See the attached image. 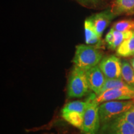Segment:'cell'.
<instances>
[{
	"instance_id": "6da1fadb",
	"label": "cell",
	"mask_w": 134,
	"mask_h": 134,
	"mask_svg": "<svg viewBox=\"0 0 134 134\" xmlns=\"http://www.w3.org/2000/svg\"><path fill=\"white\" fill-rule=\"evenodd\" d=\"M103 58V52L100 48L91 45H78L76 47L73 64L84 71L98 65Z\"/></svg>"
},
{
	"instance_id": "7a4b0ae2",
	"label": "cell",
	"mask_w": 134,
	"mask_h": 134,
	"mask_svg": "<svg viewBox=\"0 0 134 134\" xmlns=\"http://www.w3.org/2000/svg\"><path fill=\"white\" fill-rule=\"evenodd\" d=\"M134 105L133 99L109 100L99 105L100 124L120 116Z\"/></svg>"
},
{
	"instance_id": "3957f363",
	"label": "cell",
	"mask_w": 134,
	"mask_h": 134,
	"mask_svg": "<svg viewBox=\"0 0 134 134\" xmlns=\"http://www.w3.org/2000/svg\"><path fill=\"white\" fill-rule=\"evenodd\" d=\"M90 90L86 72L74 65L68 78L67 93L70 98H82Z\"/></svg>"
},
{
	"instance_id": "277c9868",
	"label": "cell",
	"mask_w": 134,
	"mask_h": 134,
	"mask_svg": "<svg viewBox=\"0 0 134 134\" xmlns=\"http://www.w3.org/2000/svg\"><path fill=\"white\" fill-rule=\"evenodd\" d=\"M91 99L86 101L75 100L66 104L62 110V116L73 126L81 129L84 114Z\"/></svg>"
},
{
	"instance_id": "5b68a950",
	"label": "cell",
	"mask_w": 134,
	"mask_h": 134,
	"mask_svg": "<svg viewBox=\"0 0 134 134\" xmlns=\"http://www.w3.org/2000/svg\"><path fill=\"white\" fill-rule=\"evenodd\" d=\"M95 98H92L90 100L84 114L83 123L81 129L84 134H96L100 127L99 114V104L95 100Z\"/></svg>"
},
{
	"instance_id": "8992f818",
	"label": "cell",
	"mask_w": 134,
	"mask_h": 134,
	"mask_svg": "<svg viewBox=\"0 0 134 134\" xmlns=\"http://www.w3.org/2000/svg\"><path fill=\"white\" fill-rule=\"evenodd\" d=\"M96 134H134V126L125 121L120 115L100 124Z\"/></svg>"
},
{
	"instance_id": "52a82bcc",
	"label": "cell",
	"mask_w": 134,
	"mask_h": 134,
	"mask_svg": "<svg viewBox=\"0 0 134 134\" xmlns=\"http://www.w3.org/2000/svg\"><path fill=\"white\" fill-rule=\"evenodd\" d=\"M99 104L105 101L134 99V88L130 86L110 89L103 92L95 98Z\"/></svg>"
},
{
	"instance_id": "ba28073f",
	"label": "cell",
	"mask_w": 134,
	"mask_h": 134,
	"mask_svg": "<svg viewBox=\"0 0 134 134\" xmlns=\"http://www.w3.org/2000/svg\"><path fill=\"white\" fill-rule=\"evenodd\" d=\"M121 60L114 55L105 57L100 60L98 66L106 78L120 79L122 70Z\"/></svg>"
},
{
	"instance_id": "9c48e42d",
	"label": "cell",
	"mask_w": 134,
	"mask_h": 134,
	"mask_svg": "<svg viewBox=\"0 0 134 134\" xmlns=\"http://www.w3.org/2000/svg\"><path fill=\"white\" fill-rule=\"evenodd\" d=\"M85 72L90 90L98 96L101 93L106 77L100 70L98 65L90 68Z\"/></svg>"
},
{
	"instance_id": "30bf717a",
	"label": "cell",
	"mask_w": 134,
	"mask_h": 134,
	"mask_svg": "<svg viewBox=\"0 0 134 134\" xmlns=\"http://www.w3.org/2000/svg\"><path fill=\"white\" fill-rule=\"evenodd\" d=\"M115 16L112 9H108L90 17L100 37H101L104 31Z\"/></svg>"
},
{
	"instance_id": "8fae6325",
	"label": "cell",
	"mask_w": 134,
	"mask_h": 134,
	"mask_svg": "<svg viewBox=\"0 0 134 134\" xmlns=\"http://www.w3.org/2000/svg\"><path fill=\"white\" fill-rule=\"evenodd\" d=\"M85 41L86 44L95 46L99 48L101 47V40L96 31L93 22L90 18H87L85 21Z\"/></svg>"
},
{
	"instance_id": "7c38bea8",
	"label": "cell",
	"mask_w": 134,
	"mask_h": 134,
	"mask_svg": "<svg viewBox=\"0 0 134 134\" xmlns=\"http://www.w3.org/2000/svg\"><path fill=\"white\" fill-rule=\"evenodd\" d=\"M112 11L115 16L134 14V0H115Z\"/></svg>"
},
{
	"instance_id": "4fadbf2b",
	"label": "cell",
	"mask_w": 134,
	"mask_h": 134,
	"mask_svg": "<svg viewBox=\"0 0 134 134\" xmlns=\"http://www.w3.org/2000/svg\"><path fill=\"white\" fill-rule=\"evenodd\" d=\"M121 78L127 85L134 88V70L130 63L125 60L121 61Z\"/></svg>"
},
{
	"instance_id": "5bb4252c",
	"label": "cell",
	"mask_w": 134,
	"mask_h": 134,
	"mask_svg": "<svg viewBox=\"0 0 134 134\" xmlns=\"http://www.w3.org/2000/svg\"><path fill=\"white\" fill-rule=\"evenodd\" d=\"M117 55L122 57L134 55V32L130 38L125 40L116 50Z\"/></svg>"
},
{
	"instance_id": "9a60e30c",
	"label": "cell",
	"mask_w": 134,
	"mask_h": 134,
	"mask_svg": "<svg viewBox=\"0 0 134 134\" xmlns=\"http://www.w3.org/2000/svg\"><path fill=\"white\" fill-rule=\"evenodd\" d=\"M133 33V31L122 32L114 29V41L113 44L109 48L111 50L117 49L125 40L130 38Z\"/></svg>"
},
{
	"instance_id": "2e32d148",
	"label": "cell",
	"mask_w": 134,
	"mask_h": 134,
	"mask_svg": "<svg viewBox=\"0 0 134 134\" xmlns=\"http://www.w3.org/2000/svg\"><path fill=\"white\" fill-rule=\"evenodd\" d=\"M129 86L127 85L122 78L120 79H109L106 78L105 83L101 90V93L106 91V90H110V89L124 88V87Z\"/></svg>"
},
{
	"instance_id": "e0dca14e",
	"label": "cell",
	"mask_w": 134,
	"mask_h": 134,
	"mask_svg": "<svg viewBox=\"0 0 134 134\" xmlns=\"http://www.w3.org/2000/svg\"><path fill=\"white\" fill-rule=\"evenodd\" d=\"M113 28L114 29L119 31L134 32V21L129 19L118 21L114 24Z\"/></svg>"
},
{
	"instance_id": "ac0fdd59",
	"label": "cell",
	"mask_w": 134,
	"mask_h": 134,
	"mask_svg": "<svg viewBox=\"0 0 134 134\" xmlns=\"http://www.w3.org/2000/svg\"><path fill=\"white\" fill-rule=\"evenodd\" d=\"M122 118L134 126V105L121 115Z\"/></svg>"
},
{
	"instance_id": "d6986e66",
	"label": "cell",
	"mask_w": 134,
	"mask_h": 134,
	"mask_svg": "<svg viewBox=\"0 0 134 134\" xmlns=\"http://www.w3.org/2000/svg\"><path fill=\"white\" fill-rule=\"evenodd\" d=\"M114 41V29L112 27L111 29H110V31L108 32V33L107 34L106 36H105V42L108 44V47L111 46L113 44Z\"/></svg>"
},
{
	"instance_id": "ffe728a7",
	"label": "cell",
	"mask_w": 134,
	"mask_h": 134,
	"mask_svg": "<svg viewBox=\"0 0 134 134\" xmlns=\"http://www.w3.org/2000/svg\"><path fill=\"white\" fill-rule=\"evenodd\" d=\"M79 2L83 4H94L98 3V2L99 0H77Z\"/></svg>"
},
{
	"instance_id": "44dd1931",
	"label": "cell",
	"mask_w": 134,
	"mask_h": 134,
	"mask_svg": "<svg viewBox=\"0 0 134 134\" xmlns=\"http://www.w3.org/2000/svg\"><path fill=\"white\" fill-rule=\"evenodd\" d=\"M130 64H131L132 66L133 67V68L134 70V57L130 60Z\"/></svg>"
},
{
	"instance_id": "7402d4cb",
	"label": "cell",
	"mask_w": 134,
	"mask_h": 134,
	"mask_svg": "<svg viewBox=\"0 0 134 134\" xmlns=\"http://www.w3.org/2000/svg\"><path fill=\"white\" fill-rule=\"evenodd\" d=\"M133 101H134V99H133Z\"/></svg>"
}]
</instances>
